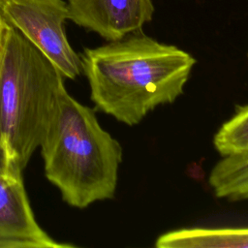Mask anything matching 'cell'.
Listing matches in <instances>:
<instances>
[{
  "label": "cell",
  "mask_w": 248,
  "mask_h": 248,
  "mask_svg": "<svg viewBox=\"0 0 248 248\" xmlns=\"http://www.w3.org/2000/svg\"><path fill=\"white\" fill-rule=\"evenodd\" d=\"M95 107L133 126L156 107L173 103L184 91L196 59L141 30L80 55Z\"/></svg>",
  "instance_id": "1"
},
{
  "label": "cell",
  "mask_w": 248,
  "mask_h": 248,
  "mask_svg": "<svg viewBox=\"0 0 248 248\" xmlns=\"http://www.w3.org/2000/svg\"><path fill=\"white\" fill-rule=\"evenodd\" d=\"M40 148L46 177L69 205L82 209L114 197L122 147L65 87Z\"/></svg>",
  "instance_id": "2"
},
{
  "label": "cell",
  "mask_w": 248,
  "mask_h": 248,
  "mask_svg": "<svg viewBox=\"0 0 248 248\" xmlns=\"http://www.w3.org/2000/svg\"><path fill=\"white\" fill-rule=\"evenodd\" d=\"M64 77L9 24L0 61V173L22 176L40 147Z\"/></svg>",
  "instance_id": "3"
},
{
  "label": "cell",
  "mask_w": 248,
  "mask_h": 248,
  "mask_svg": "<svg viewBox=\"0 0 248 248\" xmlns=\"http://www.w3.org/2000/svg\"><path fill=\"white\" fill-rule=\"evenodd\" d=\"M0 13L57 68L64 78L81 73L80 56L71 46L65 32L69 10L64 0H3Z\"/></svg>",
  "instance_id": "4"
},
{
  "label": "cell",
  "mask_w": 248,
  "mask_h": 248,
  "mask_svg": "<svg viewBox=\"0 0 248 248\" xmlns=\"http://www.w3.org/2000/svg\"><path fill=\"white\" fill-rule=\"evenodd\" d=\"M69 19L108 42L140 31L152 20V0H68Z\"/></svg>",
  "instance_id": "5"
},
{
  "label": "cell",
  "mask_w": 248,
  "mask_h": 248,
  "mask_svg": "<svg viewBox=\"0 0 248 248\" xmlns=\"http://www.w3.org/2000/svg\"><path fill=\"white\" fill-rule=\"evenodd\" d=\"M37 222L22 176L0 173V248H69Z\"/></svg>",
  "instance_id": "6"
},
{
  "label": "cell",
  "mask_w": 248,
  "mask_h": 248,
  "mask_svg": "<svg viewBox=\"0 0 248 248\" xmlns=\"http://www.w3.org/2000/svg\"><path fill=\"white\" fill-rule=\"evenodd\" d=\"M157 248H248V228L181 229L160 235Z\"/></svg>",
  "instance_id": "7"
},
{
  "label": "cell",
  "mask_w": 248,
  "mask_h": 248,
  "mask_svg": "<svg viewBox=\"0 0 248 248\" xmlns=\"http://www.w3.org/2000/svg\"><path fill=\"white\" fill-rule=\"evenodd\" d=\"M208 182L218 198L248 200V152L224 156L212 168Z\"/></svg>",
  "instance_id": "8"
},
{
  "label": "cell",
  "mask_w": 248,
  "mask_h": 248,
  "mask_svg": "<svg viewBox=\"0 0 248 248\" xmlns=\"http://www.w3.org/2000/svg\"><path fill=\"white\" fill-rule=\"evenodd\" d=\"M213 144L222 157L248 152V105L237 107L214 135Z\"/></svg>",
  "instance_id": "9"
},
{
  "label": "cell",
  "mask_w": 248,
  "mask_h": 248,
  "mask_svg": "<svg viewBox=\"0 0 248 248\" xmlns=\"http://www.w3.org/2000/svg\"><path fill=\"white\" fill-rule=\"evenodd\" d=\"M8 28H9V24L7 23V21L4 19V17L2 16V15L0 13V61H1V58L3 55V51H4L6 34H7Z\"/></svg>",
  "instance_id": "10"
},
{
  "label": "cell",
  "mask_w": 248,
  "mask_h": 248,
  "mask_svg": "<svg viewBox=\"0 0 248 248\" xmlns=\"http://www.w3.org/2000/svg\"><path fill=\"white\" fill-rule=\"evenodd\" d=\"M2 1H3V0H0V5H1V3H2Z\"/></svg>",
  "instance_id": "11"
}]
</instances>
